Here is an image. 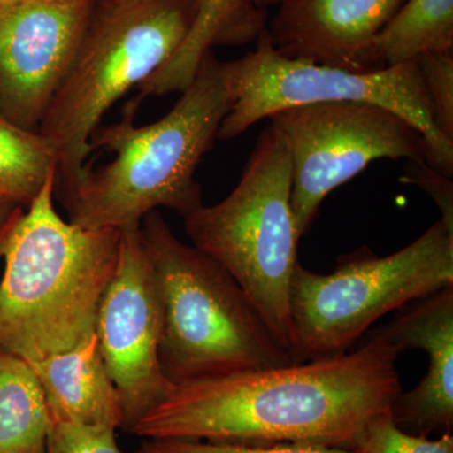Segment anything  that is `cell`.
<instances>
[{
    "mask_svg": "<svg viewBox=\"0 0 453 453\" xmlns=\"http://www.w3.org/2000/svg\"><path fill=\"white\" fill-rule=\"evenodd\" d=\"M404 0H283L266 29L273 49L292 59L366 71L374 38Z\"/></svg>",
    "mask_w": 453,
    "mask_h": 453,
    "instance_id": "cell-13",
    "label": "cell"
},
{
    "mask_svg": "<svg viewBox=\"0 0 453 453\" xmlns=\"http://www.w3.org/2000/svg\"><path fill=\"white\" fill-rule=\"evenodd\" d=\"M290 151L291 205L301 237L336 188L380 159L426 162L425 138L410 121L366 103L314 104L275 113Z\"/></svg>",
    "mask_w": 453,
    "mask_h": 453,
    "instance_id": "cell-9",
    "label": "cell"
},
{
    "mask_svg": "<svg viewBox=\"0 0 453 453\" xmlns=\"http://www.w3.org/2000/svg\"><path fill=\"white\" fill-rule=\"evenodd\" d=\"M50 178L0 242V351L41 362L95 334L101 297L120 252L119 229L65 222Z\"/></svg>",
    "mask_w": 453,
    "mask_h": 453,
    "instance_id": "cell-2",
    "label": "cell"
},
{
    "mask_svg": "<svg viewBox=\"0 0 453 453\" xmlns=\"http://www.w3.org/2000/svg\"><path fill=\"white\" fill-rule=\"evenodd\" d=\"M375 335L403 353L419 349L429 369L418 386L402 392L390 410L393 422L407 434L427 437L453 429V285L403 306Z\"/></svg>",
    "mask_w": 453,
    "mask_h": 453,
    "instance_id": "cell-12",
    "label": "cell"
},
{
    "mask_svg": "<svg viewBox=\"0 0 453 453\" xmlns=\"http://www.w3.org/2000/svg\"><path fill=\"white\" fill-rule=\"evenodd\" d=\"M257 40L255 50L220 64L231 107L220 125L219 140L234 139L258 121L292 107L342 101L372 104L410 121L425 138L426 163L452 178L453 142L434 124L417 59L380 70L351 71L283 57L273 49L266 28Z\"/></svg>",
    "mask_w": 453,
    "mask_h": 453,
    "instance_id": "cell-8",
    "label": "cell"
},
{
    "mask_svg": "<svg viewBox=\"0 0 453 453\" xmlns=\"http://www.w3.org/2000/svg\"><path fill=\"white\" fill-rule=\"evenodd\" d=\"M404 179L417 184L434 198L441 211V219L453 229V183L452 178L441 174L426 162H408Z\"/></svg>",
    "mask_w": 453,
    "mask_h": 453,
    "instance_id": "cell-23",
    "label": "cell"
},
{
    "mask_svg": "<svg viewBox=\"0 0 453 453\" xmlns=\"http://www.w3.org/2000/svg\"><path fill=\"white\" fill-rule=\"evenodd\" d=\"M16 2V0H14ZM44 2H58V0H44Z\"/></svg>",
    "mask_w": 453,
    "mask_h": 453,
    "instance_id": "cell-27",
    "label": "cell"
},
{
    "mask_svg": "<svg viewBox=\"0 0 453 453\" xmlns=\"http://www.w3.org/2000/svg\"><path fill=\"white\" fill-rule=\"evenodd\" d=\"M140 231L162 300L160 365L173 386L291 365L219 262L181 242L157 211L146 214Z\"/></svg>",
    "mask_w": 453,
    "mask_h": 453,
    "instance_id": "cell-4",
    "label": "cell"
},
{
    "mask_svg": "<svg viewBox=\"0 0 453 453\" xmlns=\"http://www.w3.org/2000/svg\"><path fill=\"white\" fill-rule=\"evenodd\" d=\"M163 309L139 226L121 229L115 273L98 305L95 334L129 432L175 386L160 365Z\"/></svg>",
    "mask_w": 453,
    "mask_h": 453,
    "instance_id": "cell-10",
    "label": "cell"
},
{
    "mask_svg": "<svg viewBox=\"0 0 453 453\" xmlns=\"http://www.w3.org/2000/svg\"><path fill=\"white\" fill-rule=\"evenodd\" d=\"M266 12L257 11L247 0H198V8L186 40L163 67L138 86L129 105L138 110L149 96L183 92L211 47L219 43H243L261 35Z\"/></svg>",
    "mask_w": 453,
    "mask_h": 453,
    "instance_id": "cell-15",
    "label": "cell"
},
{
    "mask_svg": "<svg viewBox=\"0 0 453 453\" xmlns=\"http://www.w3.org/2000/svg\"><path fill=\"white\" fill-rule=\"evenodd\" d=\"M291 190L290 151L281 131L270 124L231 195L183 217L195 247L234 276L288 354L291 279L301 238Z\"/></svg>",
    "mask_w": 453,
    "mask_h": 453,
    "instance_id": "cell-6",
    "label": "cell"
},
{
    "mask_svg": "<svg viewBox=\"0 0 453 453\" xmlns=\"http://www.w3.org/2000/svg\"><path fill=\"white\" fill-rule=\"evenodd\" d=\"M31 365L40 378L52 422L121 429L120 396L101 357L96 334Z\"/></svg>",
    "mask_w": 453,
    "mask_h": 453,
    "instance_id": "cell-14",
    "label": "cell"
},
{
    "mask_svg": "<svg viewBox=\"0 0 453 453\" xmlns=\"http://www.w3.org/2000/svg\"><path fill=\"white\" fill-rule=\"evenodd\" d=\"M247 2H249L253 8L257 9V11L266 12L268 7L279 5L283 0H247Z\"/></svg>",
    "mask_w": 453,
    "mask_h": 453,
    "instance_id": "cell-25",
    "label": "cell"
},
{
    "mask_svg": "<svg viewBox=\"0 0 453 453\" xmlns=\"http://www.w3.org/2000/svg\"><path fill=\"white\" fill-rule=\"evenodd\" d=\"M198 0H111L88 32L40 125L57 157L55 193L65 201L88 173L89 139L110 107L175 55Z\"/></svg>",
    "mask_w": 453,
    "mask_h": 453,
    "instance_id": "cell-5",
    "label": "cell"
},
{
    "mask_svg": "<svg viewBox=\"0 0 453 453\" xmlns=\"http://www.w3.org/2000/svg\"><path fill=\"white\" fill-rule=\"evenodd\" d=\"M115 432L109 426L52 422L47 453H121Z\"/></svg>",
    "mask_w": 453,
    "mask_h": 453,
    "instance_id": "cell-22",
    "label": "cell"
},
{
    "mask_svg": "<svg viewBox=\"0 0 453 453\" xmlns=\"http://www.w3.org/2000/svg\"><path fill=\"white\" fill-rule=\"evenodd\" d=\"M23 210L25 208L22 205L0 196V242H2L5 232L8 231L9 226L22 213Z\"/></svg>",
    "mask_w": 453,
    "mask_h": 453,
    "instance_id": "cell-24",
    "label": "cell"
},
{
    "mask_svg": "<svg viewBox=\"0 0 453 453\" xmlns=\"http://www.w3.org/2000/svg\"><path fill=\"white\" fill-rule=\"evenodd\" d=\"M434 124L440 133L453 142V50L427 53L417 58Z\"/></svg>",
    "mask_w": 453,
    "mask_h": 453,
    "instance_id": "cell-20",
    "label": "cell"
},
{
    "mask_svg": "<svg viewBox=\"0 0 453 453\" xmlns=\"http://www.w3.org/2000/svg\"><path fill=\"white\" fill-rule=\"evenodd\" d=\"M399 351L371 334L340 356L179 384L130 434L214 443H303L357 453L402 393Z\"/></svg>",
    "mask_w": 453,
    "mask_h": 453,
    "instance_id": "cell-1",
    "label": "cell"
},
{
    "mask_svg": "<svg viewBox=\"0 0 453 453\" xmlns=\"http://www.w3.org/2000/svg\"><path fill=\"white\" fill-rule=\"evenodd\" d=\"M219 59L210 52L195 79L164 118L136 127L125 111L116 124L98 127L91 151L115 154L112 162L88 170L64 203L68 222L85 229L139 226L146 214L165 207L186 217L198 210L202 190L195 175L213 148L231 103Z\"/></svg>",
    "mask_w": 453,
    "mask_h": 453,
    "instance_id": "cell-3",
    "label": "cell"
},
{
    "mask_svg": "<svg viewBox=\"0 0 453 453\" xmlns=\"http://www.w3.org/2000/svg\"><path fill=\"white\" fill-rule=\"evenodd\" d=\"M50 426L37 372L22 357L0 351V453H47Z\"/></svg>",
    "mask_w": 453,
    "mask_h": 453,
    "instance_id": "cell-17",
    "label": "cell"
},
{
    "mask_svg": "<svg viewBox=\"0 0 453 453\" xmlns=\"http://www.w3.org/2000/svg\"><path fill=\"white\" fill-rule=\"evenodd\" d=\"M357 453H453L452 434L437 440L407 434L384 414L369 426Z\"/></svg>",
    "mask_w": 453,
    "mask_h": 453,
    "instance_id": "cell-19",
    "label": "cell"
},
{
    "mask_svg": "<svg viewBox=\"0 0 453 453\" xmlns=\"http://www.w3.org/2000/svg\"><path fill=\"white\" fill-rule=\"evenodd\" d=\"M94 0H16L0 4V113L38 131L73 67Z\"/></svg>",
    "mask_w": 453,
    "mask_h": 453,
    "instance_id": "cell-11",
    "label": "cell"
},
{
    "mask_svg": "<svg viewBox=\"0 0 453 453\" xmlns=\"http://www.w3.org/2000/svg\"><path fill=\"white\" fill-rule=\"evenodd\" d=\"M453 50V0H404L372 42L366 71Z\"/></svg>",
    "mask_w": 453,
    "mask_h": 453,
    "instance_id": "cell-16",
    "label": "cell"
},
{
    "mask_svg": "<svg viewBox=\"0 0 453 453\" xmlns=\"http://www.w3.org/2000/svg\"><path fill=\"white\" fill-rule=\"evenodd\" d=\"M56 173V151L49 140L0 113V196L28 208Z\"/></svg>",
    "mask_w": 453,
    "mask_h": 453,
    "instance_id": "cell-18",
    "label": "cell"
},
{
    "mask_svg": "<svg viewBox=\"0 0 453 453\" xmlns=\"http://www.w3.org/2000/svg\"><path fill=\"white\" fill-rule=\"evenodd\" d=\"M138 453H354L333 447L303 445V443H214L205 441L157 440L144 438Z\"/></svg>",
    "mask_w": 453,
    "mask_h": 453,
    "instance_id": "cell-21",
    "label": "cell"
},
{
    "mask_svg": "<svg viewBox=\"0 0 453 453\" xmlns=\"http://www.w3.org/2000/svg\"><path fill=\"white\" fill-rule=\"evenodd\" d=\"M14 2V0H0V4H4V3Z\"/></svg>",
    "mask_w": 453,
    "mask_h": 453,
    "instance_id": "cell-26",
    "label": "cell"
},
{
    "mask_svg": "<svg viewBox=\"0 0 453 453\" xmlns=\"http://www.w3.org/2000/svg\"><path fill=\"white\" fill-rule=\"evenodd\" d=\"M453 285V229L438 219L386 257L344 255L327 275L297 264L290 288V356L303 363L348 353L381 316Z\"/></svg>",
    "mask_w": 453,
    "mask_h": 453,
    "instance_id": "cell-7",
    "label": "cell"
}]
</instances>
